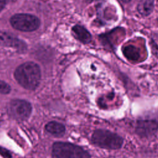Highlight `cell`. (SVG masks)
<instances>
[{
  "mask_svg": "<svg viewBox=\"0 0 158 158\" xmlns=\"http://www.w3.org/2000/svg\"><path fill=\"white\" fill-rule=\"evenodd\" d=\"M4 1H8V0H4Z\"/></svg>",
  "mask_w": 158,
  "mask_h": 158,
  "instance_id": "obj_16",
  "label": "cell"
},
{
  "mask_svg": "<svg viewBox=\"0 0 158 158\" xmlns=\"http://www.w3.org/2000/svg\"><path fill=\"white\" fill-rule=\"evenodd\" d=\"M91 141L96 146L108 150L120 149L124 141L118 134L105 129L95 130L91 135Z\"/></svg>",
  "mask_w": 158,
  "mask_h": 158,
  "instance_id": "obj_2",
  "label": "cell"
},
{
  "mask_svg": "<svg viewBox=\"0 0 158 158\" xmlns=\"http://www.w3.org/2000/svg\"><path fill=\"white\" fill-rule=\"evenodd\" d=\"M85 2H91L92 1H96V0H84Z\"/></svg>",
  "mask_w": 158,
  "mask_h": 158,
  "instance_id": "obj_15",
  "label": "cell"
},
{
  "mask_svg": "<svg viewBox=\"0 0 158 158\" xmlns=\"http://www.w3.org/2000/svg\"><path fill=\"white\" fill-rule=\"evenodd\" d=\"M32 107L29 102L23 99H13L7 105L9 115L19 121L27 120L30 115Z\"/></svg>",
  "mask_w": 158,
  "mask_h": 158,
  "instance_id": "obj_4",
  "label": "cell"
},
{
  "mask_svg": "<svg viewBox=\"0 0 158 158\" xmlns=\"http://www.w3.org/2000/svg\"><path fill=\"white\" fill-rule=\"evenodd\" d=\"M45 130L51 135L57 137L62 136L65 132V126L62 123L56 121L48 122L45 126Z\"/></svg>",
  "mask_w": 158,
  "mask_h": 158,
  "instance_id": "obj_8",
  "label": "cell"
},
{
  "mask_svg": "<svg viewBox=\"0 0 158 158\" xmlns=\"http://www.w3.org/2000/svg\"><path fill=\"white\" fill-rule=\"evenodd\" d=\"M0 154L4 158H11L10 152L6 149L0 147Z\"/></svg>",
  "mask_w": 158,
  "mask_h": 158,
  "instance_id": "obj_12",
  "label": "cell"
},
{
  "mask_svg": "<svg viewBox=\"0 0 158 158\" xmlns=\"http://www.w3.org/2000/svg\"><path fill=\"white\" fill-rule=\"evenodd\" d=\"M52 156V158H91L89 153L82 147L68 142L54 143Z\"/></svg>",
  "mask_w": 158,
  "mask_h": 158,
  "instance_id": "obj_3",
  "label": "cell"
},
{
  "mask_svg": "<svg viewBox=\"0 0 158 158\" xmlns=\"http://www.w3.org/2000/svg\"><path fill=\"white\" fill-rule=\"evenodd\" d=\"M0 44L22 49L23 46L20 41L6 33L0 32Z\"/></svg>",
  "mask_w": 158,
  "mask_h": 158,
  "instance_id": "obj_9",
  "label": "cell"
},
{
  "mask_svg": "<svg viewBox=\"0 0 158 158\" xmlns=\"http://www.w3.org/2000/svg\"><path fill=\"white\" fill-rule=\"evenodd\" d=\"M154 7V0H141L137 6L138 13L143 17L149 15Z\"/></svg>",
  "mask_w": 158,
  "mask_h": 158,
  "instance_id": "obj_10",
  "label": "cell"
},
{
  "mask_svg": "<svg viewBox=\"0 0 158 158\" xmlns=\"http://www.w3.org/2000/svg\"><path fill=\"white\" fill-rule=\"evenodd\" d=\"M10 22L14 28L23 31H34L40 24V20L36 16L27 14H15L11 17Z\"/></svg>",
  "mask_w": 158,
  "mask_h": 158,
  "instance_id": "obj_5",
  "label": "cell"
},
{
  "mask_svg": "<svg viewBox=\"0 0 158 158\" xmlns=\"http://www.w3.org/2000/svg\"><path fill=\"white\" fill-rule=\"evenodd\" d=\"M72 31L74 37L84 44L88 43L91 41V35L83 26L76 25L73 27Z\"/></svg>",
  "mask_w": 158,
  "mask_h": 158,
  "instance_id": "obj_7",
  "label": "cell"
},
{
  "mask_svg": "<svg viewBox=\"0 0 158 158\" xmlns=\"http://www.w3.org/2000/svg\"><path fill=\"white\" fill-rule=\"evenodd\" d=\"M14 78L23 88L28 90H33L40 84V68L37 64L33 62H25L15 69Z\"/></svg>",
  "mask_w": 158,
  "mask_h": 158,
  "instance_id": "obj_1",
  "label": "cell"
},
{
  "mask_svg": "<svg viewBox=\"0 0 158 158\" xmlns=\"http://www.w3.org/2000/svg\"><path fill=\"white\" fill-rule=\"evenodd\" d=\"M6 1L4 0H0V12L3 9L5 6Z\"/></svg>",
  "mask_w": 158,
  "mask_h": 158,
  "instance_id": "obj_13",
  "label": "cell"
},
{
  "mask_svg": "<svg viewBox=\"0 0 158 158\" xmlns=\"http://www.w3.org/2000/svg\"><path fill=\"white\" fill-rule=\"evenodd\" d=\"M158 130V123L154 120H141L136 122V133L140 137H149Z\"/></svg>",
  "mask_w": 158,
  "mask_h": 158,
  "instance_id": "obj_6",
  "label": "cell"
},
{
  "mask_svg": "<svg viewBox=\"0 0 158 158\" xmlns=\"http://www.w3.org/2000/svg\"><path fill=\"white\" fill-rule=\"evenodd\" d=\"M10 91V86L5 81L0 80V93L8 94Z\"/></svg>",
  "mask_w": 158,
  "mask_h": 158,
  "instance_id": "obj_11",
  "label": "cell"
},
{
  "mask_svg": "<svg viewBox=\"0 0 158 158\" xmlns=\"http://www.w3.org/2000/svg\"><path fill=\"white\" fill-rule=\"evenodd\" d=\"M122 2H130L131 0H121Z\"/></svg>",
  "mask_w": 158,
  "mask_h": 158,
  "instance_id": "obj_14",
  "label": "cell"
}]
</instances>
